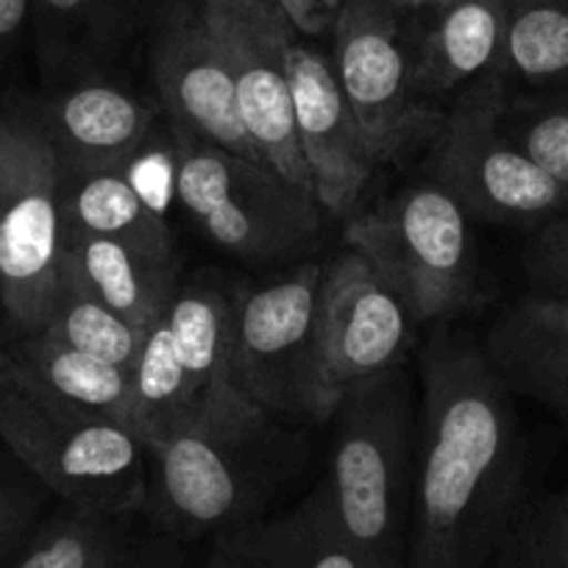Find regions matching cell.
<instances>
[{"instance_id": "1", "label": "cell", "mask_w": 568, "mask_h": 568, "mask_svg": "<svg viewBox=\"0 0 568 568\" xmlns=\"http://www.w3.org/2000/svg\"><path fill=\"white\" fill-rule=\"evenodd\" d=\"M418 371L407 568H488L524 490L513 393L483 346L449 326L424 343Z\"/></svg>"}, {"instance_id": "2", "label": "cell", "mask_w": 568, "mask_h": 568, "mask_svg": "<svg viewBox=\"0 0 568 568\" xmlns=\"http://www.w3.org/2000/svg\"><path fill=\"white\" fill-rule=\"evenodd\" d=\"M298 460L296 435L232 387L206 398L193 424L149 452L145 510L173 540L221 538L262 518Z\"/></svg>"}, {"instance_id": "3", "label": "cell", "mask_w": 568, "mask_h": 568, "mask_svg": "<svg viewBox=\"0 0 568 568\" xmlns=\"http://www.w3.org/2000/svg\"><path fill=\"white\" fill-rule=\"evenodd\" d=\"M329 474L337 527L374 568H407L415 413L402 371L348 393L335 409Z\"/></svg>"}, {"instance_id": "4", "label": "cell", "mask_w": 568, "mask_h": 568, "mask_svg": "<svg viewBox=\"0 0 568 568\" xmlns=\"http://www.w3.org/2000/svg\"><path fill=\"white\" fill-rule=\"evenodd\" d=\"M0 438L70 507L118 518L145 507L149 449L134 429L48 402L7 365H0Z\"/></svg>"}, {"instance_id": "5", "label": "cell", "mask_w": 568, "mask_h": 568, "mask_svg": "<svg viewBox=\"0 0 568 568\" xmlns=\"http://www.w3.org/2000/svg\"><path fill=\"white\" fill-rule=\"evenodd\" d=\"M173 190L190 221L234 260L267 265L313 245L321 206L260 162L171 123Z\"/></svg>"}, {"instance_id": "6", "label": "cell", "mask_w": 568, "mask_h": 568, "mask_svg": "<svg viewBox=\"0 0 568 568\" xmlns=\"http://www.w3.org/2000/svg\"><path fill=\"white\" fill-rule=\"evenodd\" d=\"M346 243L374 265L415 324H444L477 298L471 217L429 179L352 217Z\"/></svg>"}, {"instance_id": "7", "label": "cell", "mask_w": 568, "mask_h": 568, "mask_svg": "<svg viewBox=\"0 0 568 568\" xmlns=\"http://www.w3.org/2000/svg\"><path fill=\"white\" fill-rule=\"evenodd\" d=\"M62 162L42 120L0 118V313L40 335L62 287Z\"/></svg>"}, {"instance_id": "8", "label": "cell", "mask_w": 568, "mask_h": 568, "mask_svg": "<svg viewBox=\"0 0 568 568\" xmlns=\"http://www.w3.org/2000/svg\"><path fill=\"white\" fill-rule=\"evenodd\" d=\"M321 273V262H304L254 291L237 287L229 379L282 424H318L335 415L315 326Z\"/></svg>"}, {"instance_id": "9", "label": "cell", "mask_w": 568, "mask_h": 568, "mask_svg": "<svg viewBox=\"0 0 568 568\" xmlns=\"http://www.w3.org/2000/svg\"><path fill=\"white\" fill-rule=\"evenodd\" d=\"M507 92L501 75L466 87L435 134L426 179L444 187L471 221L538 229L566 215L568 190L499 129Z\"/></svg>"}, {"instance_id": "10", "label": "cell", "mask_w": 568, "mask_h": 568, "mask_svg": "<svg viewBox=\"0 0 568 568\" xmlns=\"http://www.w3.org/2000/svg\"><path fill=\"white\" fill-rule=\"evenodd\" d=\"M332 68L376 165L435 140L444 114L415 101L413 59L390 0H343L332 18Z\"/></svg>"}, {"instance_id": "11", "label": "cell", "mask_w": 568, "mask_h": 568, "mask_svg": "<svg viewBox=\"0 0 568 568\" xmlns=\"http://www.w3.org/2000/svg\"><path fill=\"white\" fill-rule=\"evenodd\" d=\"M318 348L335 409L357 387L402 365L415 321L359 251L326 262L318 287Z\"/></svg>"}, {"instance_id": "12", "label": "cell", "mask_w": 568, "mask_h": 568, "mask_svg": "<svg viewBox=\"0 0 568 568\" xmlns=\"http://www.w3.org/2000/svg\"><path fill=\"white\" fill-rule=\"evenodd\" d=\"M201 12L226 53L240 123L251 145L276 176L313 195L287 79V48L296 40V29L278 7L260 12Z\"/></svg>"}, {"instance_id": "13", "label": "cell", "mask_w": 568, "mask_h": 568, "mask_svg": "<svg viewBox=\"0 0 568 568\" xmlns=\"http://www.w3.org/2000/svg\"><path fill=\"white\" fill-rule=\"evenodd\" d=\"M287 79L296 134L307 162L313 195L326 215L348 217L376 173L332 59L304 42L287 48Z\"/></svg>"}, {"instance_id": "14", "label": "cell", "mask_w": 568, "mask_h": 568, "mask_svg": "<svg viewBox=\"0 0 568 568\" xmlns=\"http://www.w3.org/2000/svg\"><path fill=\"white\" fill-rule=\"evenodd\" d=\"M151 79L173 125L265 165L240 123L226 53L201 9L173 14L162 26L151 51Z\"/></svg>"}, {"instance_id": "15", "label": "cell", "mask_w": 568, "mask_h": 568, "mask_svg": "<svg viewBox=\"0 0 568 568\" xmlns=\"http://www.w3.org/2000/svg\"><path fill=\"white\" fill-rule=\"evenodd\" d=\"M483 352L513 396L568 420V298L529 291L505 304Z\"/></svg>"}, {"instance_id": "16", "label": "cell", "mask_w": 568, "mask_h": 568, "mask_svg": "<svg viewBox=\"0 0 568 568\" xmlns=\"http://www.w3.org/2000/svg\"><path fill=\"white\" fill-rule=\"evenodd\" d=\"M154 123V109L114 81H81L59 92L45 125L62 171L125 168Z\"/></svg>"}, {"instance_id": "17", "label": "cell", "mask_w": 568, "mask_h": 568, "mask_svg": "<svg viewBox=\"0 0 568 568\" xmlns=\"http://www.w3.org/2000/svg\"><path fill=\"white\" fill-rule=\"evenodd\" d=\"M62 282L90 293L136 329L162 318L182 287L176 256L84 232H64Z\"/></svg>"}, {"instance_id": "18", "label": "cell", "mask_w": 568, "mask_h": 568, "mask_svg": "<svg viewBox=\"0 0 568 568\" xmlns=\"http://www.w3.org/2000/svg\"><path fill=\"white\" fill-rule=\"evenodd\" d=\"M215 544L248 568H374L337 527L321 483L291 513L256 518L215 538Z\"/></svg>"}, {"instance_id": "19", "label": "cell", "mask_w": 568, "mask_h": 568, "mask_svg": "<svg viewBox=\"0 0 568 568\" xmlns=\"http://www.w3.org/2000/svg\"><path fill=\"white\" fill-rule=\"evenodd\" d=\"M507 0H460L435 14L413 59L418 92H449L501 75Z\"/></svg>"}, {"instance_id": "20", "label": "cell", "mask_w": 568, "mask_h": 568, "mask_svg": "<svg viewBox=\"0 0 568 568\" xmlns=\"http://www.w3.org/2000/svg\"><path fill=\"white\" fill-rule=\"evenodd\" d=\"M3 365L26 387L59 407L129 424L131 371L62 346L45 335L20 337Z\"/></svg>"}, {"instance_id": "21", "label": "cell", "mask_w": 568, "mask_h": 568, "mask_svg": "<svg viewBox=\"0 0 568 568\" xmlns=\"http://www.w3.org/2000/svg\"><path fill=\"white\" fill-rule=\"evenodd\" d=\"M64 232L123 240L151 254L176 256V243L165 217L142 199L123 168L62 171Z\"/></svg>"}, {"instance_id": "22", "label": "cell", "mask_w": 568, "mask_h": 568, "mask_svg": "<svg viewBox=\"0 0 568 568\" xmlns=\"http://www.w3.org/2000/svg\"><path fill=\"white\" fill-rule=\"evenodd\" d=\"M199 409V390L179 359L165 313L145 329L140 354L131 365L129 426L151 452L193 424Z\"/></svg>"}, {"instance_id": "23", "label": "cell", "mask_w": 568, "mask_h": 568, "mask_svg": "<svg viewBox=\"0 0 568 568\" xmlns=\"http://www.w3.org/2000/svg\"><path fill=\"white\" fill-rule=\"evenodd\" d=\"M234 310H237V287L223 282H193L179 287L168 324L179 359L199 390L201 404L210 396L232 390L229 365H232Z\"/></svg>"}, {"instance_id": "24", "label": "cell", "mask_w": 568, "mask_h": 568, "mask_svg": "<svg viewBox=\"0 0 568 568\" xmlns=\"http://www.w3.org/2000/svg\"><path fill=\"white\" fill-rule=\"evenodd\" d=\"M501 79L507 90H568V0H507Z\"/></svg>"}, {"instance_id": "25", "label": "cell", "mask_w": 568, "mask_h": 568, "mask_svg": "<svg viewBox=\"0 0 568 568\" xmlns=\"http://www.w3.org/2000/svg\"><path fill=\"white\" fill-rule=\"evenodd\" d=\"M40 335L131 371L136 354H140L145 329H136L134 324L120 318L118 313H112L106 304L92 298L90 293L62 282L51 318Z\"/></svg>"}, {"instance_id": "26", "label": "cell", "mask_w": 568, "mask_h": 568, "mask_svg": "<svg viewBox=\"0 0 568 568\" xmlns=\"http://www.w3.org/2000/svg\"><path fill=\"white\" fill-rule=\"evenodd\" d=\"M123 540V518L70 507L37 532L18 568H112Z\"/></svg>"}, {"instance_id": "27", "label": "cell", "mask_w": 568, "mask_h": 568, "mask_svg": "<svg viewBox=\"0 0 568 568\" xmlns=\"http://www.w3.org/2000/svg\"><path fill=\"white\" fill-rule=\"evenodd\" d=\"M499 129L540 171L568 190V90L507 92Z\"/></svg>"}, {"instance_id": "28", "label": "cell", "mask_w": 568, "mask_h": 568, "mask_svg": "<svg viewBox=\"0 0 568 568\" xmlns=\"http://www.w3.org/2000/svg\"><path fill=\"white\" fill-rule=\"evenodd\" d=\"M524 271L535 293L568 298V212L535 229L524 251Z\"/></svg>"}, {"instance_id": "29", "label": "cell", "mask_w": 568, "mask_h": 568, "mask_svg": "<svg viewBox=\"0 0 568 568\" xmlns=\"http://www.w3.org/2000/svg\"><path fill=\"white\" fill-rule=\"evenodd\" d=\"M516 532L535 568H568V496L540 501Z\"/></svg>"}, {"instance_id": "30", "label": "cell", "mask_w": 568, "mask_h": 568, "mask_svg": "<svg viewBox=\"0 0 568 568\" xmlns=\"http://www.w3.org/2000/svg\"><path fill=\"white\" fill-rule=\"evenodd\" d=\"M112 568H182V555L176 549V540L162 532L136 540L125 535Z\"/></svg>"}, {"instance_id": "31", "label": "cell", "mask_w": 568, "mask_h": 568, "mask_svg": "<svg viewBox=\"0 0 568 568\" xmlns=\"http://www.w3.org/2000/svg\"><path fill=\"white\" fill-rule=\"evenodd\" d=\"M284 12V18L291 20L296 34H321L324 29H332V18L335 12L326 9L324 0H273Z\"/></svg>"}, {"instance_id": "32", "label": "cell", "mask_w": 568, "mask_h": 568, "mask_svg": "<svg viewBox=\"0 0 568 568\" xmlns=\"http://www.w3.org/2000/svg\"><path fill=\"white\" fill-rule=\"evenodd\" d=\"M26 513H29V505H26L23 496L14 494L7 485H0V549L20 532Z\"/></svg>"}, {"instance_id": "33", "label": "cell", "mask_w": 568, "mask_h": 568, "mask_svg": "<svg viewBox=\"0 0 568 568\" xmlns=\"http://www.w3.org/2000/svg\"><path fill=\"white\" fill-rule=\"evenodd\" d=\"M31 0H0V42L14 40L29 18Z\"/></svg>"}, {"instance_id": "34", "label": "cell", "mask_w": 568, "mask_h": 568, "mask_svg": "<svg viewBox=\"0 0 568 568\" xmlns=\"http://www.w3.org/2000/svg\"><path fill=\"white\" fill-rule=\"evenodd\" d=\"M496 568H535L532 560L527 557V551H524L516 527L510 529L505 544H501L499 551H496Z\"/></svg>"}, {"instance_id": "35", "label": "cell", "mask_w": 568, "mask_h": 568, "mask_svg": "<svg viewBox=\"0 0 568 568\" xmlns=\"http://www.w3.org/2000/svg\"><path fill=\"white\" fill-rule=\"evenodd\" d=\"M37 3L53 20H79L81 14L90 12L95 0H37Z\"/></svg>"}, {"instance_id": "36", "label": "cell", "mask_w": 568, "mask_h": 568, "mask_svg": "<svg viewBox=\"0 0 568 568\" xmlns=\"http://www.w3.org/2000/svg\"><path fill=\"white\" fill-rule=\"evenodd\" d=\"M199 9H223V12H260L276 7L273 0H195Z\"/></svg>"}, {"instance_id": "37", "label": "cell", "mask_w": 568, "mask_h": 568, "mask_svg": "<svg viewBox=\"0 0 568 568\" xmlns=\"http://www.w3.org/2000/svg\"><path fill=\"white\" fill-rule=\"evenodd\" d=\"M393 7L398 9V12H444V9L455 7V3H460V0H390Z\"/></svg>"}, {"instance_id": "38", "label": "cell", "mask_w": 568, "mask_h": 568, "mask_svg": "<svg viewBox=\"0 0 568 568\" xmlns=\"http://www.w3.org/2000/svg\"><path fill=\"white\" fill-rule=\"evenodd\" d=\"M204 568H248V566H245L237 555H232V551L223 549L221 544H215L212 546L210 557H206Z\"/></svg>"}, {"instance_id": "39", "label": "cell", "mask_w": 568, "mask_h": 568, "mask_svg": "<svg viewBox=\"0 0 568 568\" xmlns=\"http://www.w3.org/2000/svg\"><path fill=\"white\" fill-rule=\"evenodd\" d=\"M326 3V9H329V12H337V7H341L343 0H324Z\"/></svg>"}, {"instance_id": "40", "label": "cell", "mask_w": 568, "mask_h": 568, "mask_svg": "<svg viewBox=\"0 0 568 568\" xmlns=\"http://www.w3.org/2000/svg\"><path fill=\"white\" fill-rule=\"evenodd\" d=\"M3 357H7V352H3V348H0V365H3Z\"/></svg>"}, {"instance_id": "41", "label": "cell", "mask_w": 568, "mask_h": 568, "mask_svg": "<svg viewBox=\"0 0 568 568\" xmlns=\"http://www.w3.org/2000/svg\"><path fill=\"white\" fill-rule=\"evenodd\" d=\"M566 496H568V494H566Z\"/></svg>"}]
</instances>
